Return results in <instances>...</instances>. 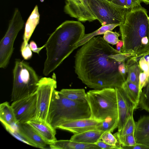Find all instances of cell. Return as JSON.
<instances>
[{"label":"cell","mask_w":149,"mask_h":149,"mask_svg":"<svg viewBox=\"0 0 149 149\" xmlns=\"http://www.w3.org/2000/svg\"><path fill=\"white\" fill-rule=\"evenodd\" d=\"M130 57L113 48L101 37H94L77 52L75 72L91 88L121 87L127 76L126 61Z\"/></svg>","instance_id":"obj_1"},{"label":"cell","mask_w":149,"mask_h":149,"mask_svg":"<svg viewBox=\"0 0 149 149\" xmlns=\"http://www.w3.org/2000/svg\"><path fill=\"white\" fill-rule=\"evenodd\" d=\"M112 3L121 7L126 8V0H107Z\"/></svg>","instance_id":"obj_37"},{"label":"cell","mask_w":149,"mask_h":149,"mask_svg":"<svg viewBox=\"0 0 149 149\" xmlns=\"http://www.w3.org/2000/svg\"><path fill=\"white\" fill-rule=\"evenodd\" d=\"M85 28L81 22L66 21L50 35L45 44L47 58L43 74L48 75L76 49V44L83 37Z\"/></svg>","instance_id":"obj_2"},{"label":"cell","mask_w":149,"mask_h":149,"mask_svg":"<svg viewBox=\"0 0 149 149\" xmlns=\"http://www.w3.org/2000/svg\"><path fill=\"white\" fill-rule=\"evenodd\" d=\"M123 44L122 40H120L116 45V50L119 52H121L122 47Z\"/></svg>","instance_id":"obj_38"},{"label":"cell","mask_w":149,"mask_h":149,"mask_svg":"<svg viewBox=\"0 0 149 149\" xmlns=\"http://www.w3.org/2000/svg\"><path fill=\"white\" fill-rule=\"evenodd\" d=\"M119 26L123 53L136 57L149 51V17L145 8L141 6L129 10Z\"/></svg>","instance_id":"obj_3"},{"label":"cell","mask_w":149,"mask_h":149,"mask_svg":"<svg viewBox=\"0 0 149 149\" xmlns=\"http://www.w3.org/2000/svg\"><path fill=\"white\" fill-rule=\"evenodd\" d=\"M88 102L71 100L54 90L51 99L47 122L56 129L68 121L91 117Z\"/></svg>","instance_id":"obj_4"},{"label":"cell","mask_w":149,"mask_h":149,"mask_svg":"<svg viewBox=\"0 0 149 149\" xmlns=\"http://www.w3.org/2000/svg\"><path fill=\"white\" fill-rule=\"evenodd\" d=\"M149 81V77L145 72H142L139 76V88L140 91L141 93L142 89L147 85Z\"/></svg>","instance_id":"obj_31"},{"label":"cell","mask_w":149,"mask_h":149,"mask_svg":"<svg viewBox=\"0 0 149 149\" xmlns=\"http://www.w3.org/2000/svg\"><path fill=\"white\" fill-rule=\"evenodd\" d=\"M113 135L118 141V144L120 146V149L122 146H131L136 143L134 133L123 136L118 135L115 133Z\"/></svg>","instance_id":"obj_27"},{"label":"cell","mask_w":149,"mask_h":149,"mask_svg":"<svg viewBox=\"0 0 149 149\" xmlns=\"http://www.w3.org/2000/svg\"><path fill=\"white\" fill-rule=\"evenodd\" d=\"M101 149H118L117 146L110 145L104 141H103L101 139L95 143Z\"/></svg>","instance_id":"obj_34"},{"label":"cell","mask_w":149,"mask_h":149,"mask_svg":"<svg viewBox=\"0 0 149 149\" xmlns=\"http://www.w3.org/2000/svg\"><path fill=\"white\" fill-rule=\"evenodd\" d=\"M121 149H149V146L141 143H136L131 146H122Z\"/></svg>","instance_id":"obj_35"},{"label":"cell","mask_w":149,"mask_h":149,"mask_svg":"<svg viewBox=\"0 0 149 149\" xmlns=\"http://www.w3.org/2000/svg\"><path fill=\"white\" fill-rule=\"evenodd\" d=\"M0 120L7 131L11 134L15 132L13 127L17 124V122L13 110L8 102L0 105Z\"/></svg>","instance_id":"obj_15"},{"label":"cell","mask_w":149,"mask_h":149,"mask_svg":"<svg viewBox=\"0 0 149 149\" xmlns=\"http://www.w3.org/2000/svg\"><path fill=\"white\" fill-rule=\"evenodd\" d=\"M102 121L91 118L70 120L61 124L58 128L65 130L75 134L96 129Z\"/></svg>","instance_id":"obj_14"},{"label":"cell","mask_w":149,"mask_h":149,"mask_svg":"<svg viewBox=\"0 0 149 149\" xmlns=\"http://www.w3.org/2000/svg\"><path fill=\"white\" fill-rule=\"evenodd\" d=\"M27 123L39 134L49 145L57 140L55 136L56 129L47 122L33 120Z\"/></svg>","instance_id":"obj_16"},{"label":"cell","mask_w":149,"mask_h":149,"mask_svg":"<svg viewBox=\"0 0 149 149\" xmlns=\"http://www.w3.org/2000/svg\"><path fill=\"white\" fill-rule=\"evenodd\" d=\"M134 135L136 143L149 146V116L141 117L136 123Z\"/></svg>","instance_id":"obj_17"},{"label":"cell","mask_w":149,"mask_h":149,"mask_svg":"<svg viewBox=\"0 0 149 149\" xmlns=\"http://www.w3.org/2000/svg\"><path fill=\"white\" fill-rule=\"evenodd\" d=\"M41 2H43L44 1V0H40Z\"/></svg>","instance_id":"obj_40"},{"label":"cell","mask_w":149,"mask_h":149,"mask_svg":"<svg viewBox=\"0 0 149 149\" xmlns=\"http://www.w3.org/2000/svg\"><path fill=\"white\" fill-rule=\"evenodd\" d=\"M140 0H126V8L131 10L141 6Z\"/></svg>","instance_id":"obj_33"},{"label":"cell","mask_w":149,"mask_h":149,"mask_svg":"<svg viewBox=\"0 0 149 149\" xmlns=\"http://www.w3.org/2000/svg\"><path fill=\"white\" fill-rule=\"evenodd\" d=\"M24 22L18 8H16L8 29L0 42V68H4L8 64L14 50L13 44Z\"/></svg>","instance_id":"obj_8"},{"label":"cell","mask_w":149,"mask_h":149,"mask_svg":"<svg viewBox=\"0 0 149 149\" xmlns=\"http://www.w3.org/2000/svg\"><path fill=\"white\" fill-rule=\"evenodd\" d=\"M11 105L14 112L17 124L34 120L37 110L36 92L13 101Z\"/></svg>","instance_id":"obj_10"},{"label":"cell","mask_w":149,"mask_h":149,"mask_svg":"<svg viewBox=\"0 0 149 149\" xmlns=\"http://www.w3.org/2000/svg\"><path fill=\"white\" fill-rule=\"evenodd\" d=\"M118 123V118L109 117L102 120L96 129L104 132L109 131L112 132L117 128Z\"/></svg>","instance_id":"obj_25"},{"label":"cell","mask_w":149,"mask_h":149,"mask_svg":"<svg viewBox=\"0 0 149 149\" xmlns=\"http://www.w3.org/2000/svg\"><path fill=\"white\" fill-rule=\"evenodd\" d=\"M11 101L30 95L37 90L38 77L33 69L25 61H15Z\"/></svg>","instance_id":"obj_6"},{"label":"cell","mask_w":149,"mask_h":149,"mask_svg":"<svg viewBox=\"0 0 149 149\" xmlns=\"http://www.w3.org/2000/svg\"><path fill=\"white\" fill-rule=\"evenodd\" d=\"M125 64L127 70V76L126 80L134 83L139 87V76L142 71L138 62L131 57L127 59Z\"/></svg>","instance_id":"obj_21"},{"label":"cell","mask_w":149,"mask_h":149,"mask_svg":"<svg viewBox=\"0 0 149 149\" xmlns=\"http://www.w3.org/2000/svg\"><path fill=\"white\" fill-rule=\"evenodd\" d=\"M49 146L52 149H101L95 143H83L70 140H57Z\"/></svg>","instance_id":"obj_19"},{"label":"cell","mask_w":149,"mask_h":149,"mask_svg":"<svg viewBox=\"0 0 149 149\" xmlns=\"http://www.w3.org/2000/svg\"><path fill=\"white\" fill-rule=\"evenodd\" d=\"M86 99L91 110L90 118L102 121L109 117L118 118L115 88L90 90L86 93Z\"/></svg>","instance_id":"obj_5"},{"label":"cell","mask_w":149,"mask_h":149,"mask_svg":"<svg viewBox=\"0 0 149 149\" xmlns=\"http://www.w3.org/2000/svg\"><path fill=\"white\" fill-rule=\"evenodd\" d=\"M121 87L129 98L137 108L141 93L139 87L134 83L127 80L123 84Z\"/></svg>","instance_id":"obj_22"},{"label":"cell","mask_w":149,"mask_h":149,"mask_svg":"<svg viewBox=\"0 0 149 149\" xmlns=\"http://www.w3.org/2000/svg\"><path fill=\"white\" fill-rule=\"evenodd\" d=\"M21 52L22 55L25 60H29L30 59L32 56L31 50L29 44H28L25 47H21Z\"/></svg>","instance_id":"obj_32"},{"label":"cell","mask_w":149,"mask_h":149,"mask_svg":"<svg viewBox=\"0 0 149 149\" xmlns=\"http://www.w3.org/2000/svg\"><path fill=\"white\" fill-rule=\"evenodd\" d=\"M29 46L32 51L39 54L41 50L45 47V44L40 47H38L36 42L32 40L30 42Z\"/></svg>","instance_id":"obj_36"},{"label":"cell","mask_w":149,"mask_h":149,"mask_svg":"<svg viewBox=\"0 0 149 149\" xmlns=\"http://www.w3.org/2000/svg\"><path fill=\"white\" fill-rule=\"evenodd\" d=\"M40 17L38 7L36 5L26 22L23 36V42L21 47H25L28 44L29 40L39 22Z\"/></svg>","instance_id":"obj_18"},{"label":"cell","mask_w":149,"mask_h":149,"mask_svg":"<svg viewBox=\"0 0 149 149\" xmlns=\"http://www.w3.org/2000/svg\"><path fill=\"white\" fill-rule=\"evenodd\" d=\"M60 92L67 98L74 101L86 102V93L84 89H63Z\"/></svg>","instance_id":"obj_23"},{"label":"cell","mask_w":149,"mask_h":149,"mask_svg":"<svg viewBox=\"0 0 149 149\" xmlns=\"http://www.w3.org/2000/svg\"><path fill=\"white\" fill-rule=\"evenodd\" d=\"M104 132L96 129L74 134L70 140L80 143H95L101 139V136Z\"/></svg>","instance_id":"obj_20"},{"label":"cell","mask_w":149,"mask_h":149,"mask_svg":"<svg viewBox=\"0 0 149 149\" xmlns=\"http://www.w3.org/2000/svg\"><path fill=\"white\" fill-rule=\"evenodd\" d=\"M101 139L110 145L117 146L118 149H120L117 139L111 132L107 131L104 132L101 136Z\"/></svg>","instance_id":"obj_29"},{"label":"cell","mask_w":149,"mask_h":149,"mask_svg":"<svg viewBox=\"0 0 149 149\" xmlns=\"http://www.w3.org/2000/svg\"><path fill=\"white\" fill-rule=\"evenodd\" d=\"M65 12L79 21L92 22L96 19L88 0H66Z\"/></svg>","instance_id":"obj_11"},{"label":"cell","mask_w":149,"mask_h":149,"mask_svg":"<svg viewBox=\"0 0 149 149\" xmlns=\"http://www.w3.org/2000/svg\"><path fill=\"white\" fill-rule=\"evenodd\" d=\"M120 35L119 34L116 32L108 31L104 33L103 38L108 43L114 45L116 44L120 40L118 39Z\"/></svg>","instance_id":"obj_30"},{"label":"cell","mask_w":149,"mask_h":149,"mask_svg":"<svg viewBox=\"0 0 149 149\" xmlns=\"http://www.w3.org/2000/svg\"><path fill=\"white\" fill-rule=\"evenodd\" d=\"M22 141L34 147L44 149L47 142L27 123L17 124L16 130Z\"/></svg>","instance_id":"obj_13"},{"label":"cell","mask_w":149,"mask_h":149,"mask_svg":"<svg viewBox=\"0 0 149 149\" xmlns=\"http://www.w3.org/2000/svg\"><path fill=\"white\" fill-rule=\"evenodd\" d=\"M139 105L142 109L149 112V81L142 90Z\"/></svg>","instance_id":"obj_28"},{"label":"cell","mask_w":149,"mask_h":149,"mask_svg":"<svg viewBox=\"0 0 149 149\" xmlns=\"http://www.w3.org/2000/svg\"><path fill=\"white\" fill-rule=\"evenodd\" d=\"M119 25L117 24H110L102 26L99 29L91 33L85 34L82 38L76 44L77 48L82 45L94 36L98 35L104 34L107 31H111Z\"/></svg>","instance_id":"obj_24"},{"label":"cell","mask_w":149,"mask_h":149,"mask_svg":"<svg viewBox=\"0 0 149 149\" xmlns=\"http://www.w3.org/2000/svg\"><path fill=\"white\" fill-rule=\"evenodd\" d=\"M94 15L102 26L123 23L130 9L119 6L107 0H88Z\"/></svg>","instance_id":"obj_7"},{"label":"cell","mask_w":149,"mask_h":149,"mask_svg":"<svg viewBox=\"0 0 149 149\" xmlns=\"http://www.w3.org/2000/svg\"><path fill=\"white\" fill-rule=\"evenodd\" d=\"M117 100L118 131L123 128L128 118L133 115L137 108L128 97L122 87L116 88Z\"/></svg>","instance_id":"obj_12"},{"label":"cell","mask_w":149,"mask_h":149,"mask_svg":"<svg viewBox=\"0 0 149 149\" xmlns=\"http://www.w3.org/2000/svg\"><path fill=\"white\" fill-rule=\"evenodd\" d=\"M57 87L56 74L54 73L51 77H43L37 84V110L34 120L47 122V120L51 97Z\"/></svg>","instance_id":"obj_9"},{"label":"cell","mask_w":149,"mask_h":149,"mask_svg":"<svg viewBox=\"0 0 149 149\" xmlns=\"http://www.w3.org/2000/svg\"><path fill=\"white\" fill-rule=\"evenodd\" d=\"M136 125V123L134 120L132 115L128 118L123 129L115 134L118 135L123 136L134 133Z\"/></svg>","instance_id":"obj_26"},{"label":"cell","mask_w":149,"mask_h":149,"mask_svg":"<svg viewBox=\"0 0 149 149\" xmlns=\"http://www.w3.org/2000/svg\"><path fill=\"white\" fill-rule=\"evenodd\" d=\"M141 2H142L146 4H149V0H140Z\"/></svg>","instance_id":"obj_39"}]
</instances>
